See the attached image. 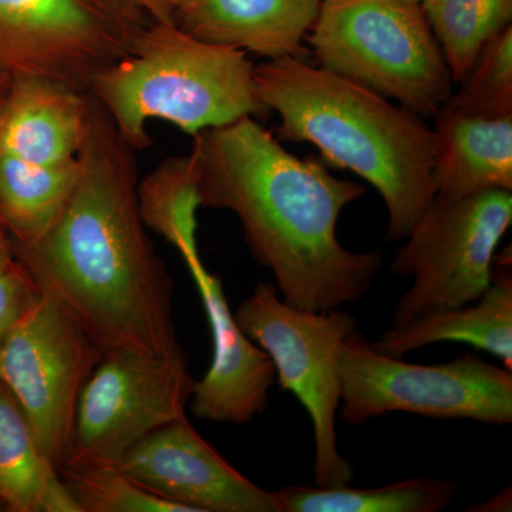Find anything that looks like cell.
<instances>
[{
	"instance_id": "obj_18",
	"label": "cell",
	"mask_w": 512,
	"mask_h": 512,
	"mask_svg": "<svg viewBox=\"0 0 512 512\" xmlns=\"http://www.w3.org/2000/svg\"><path fill=\"white\" fill-rule=\"evenodd\" d=\"M0 507L9 512H79L45 456L22 407L0 380Z\"/></svg>"
},
{
	"instance_id": "obj_22",
	"label": "cell",
	"mask_w": 512,
	"mask_h": 512,
	"mask_svg": "<svg viewBox=\"0 0 512 512\" xmlns=\"http://www.w3.org/2000/svg\"><path fill=\"white\" fill-rule=\"evenodd\" d=\"M421 6L457 84L485 43L511 25L512 0H423Z\"/></svg>"
},
{
	"instance_id": "obj_6",
	"label": "cell",
	"mask_w": 512,
	"mask_h": 512,
	"mask_svg": "<svg viewBox=\"0 0 512 512\" xmlns=\"http://www.w3.org/2000/svg\"><path fill=\"white\" fill-rule=\"evenodd\" d=\"M338 376L340 417L353 426L397 412L493 426L512 420L511 370L474 353L413 365L377 352L356 329L340 346Z\"/></svg>"
},
{
	"instance_id": "obj_27",
	"label": "cell",
	"mask_w": 512,
	"mask_h": 512,
	"mask_svg": "<svg viewBox=\"0 0 512 512\" xmlns=\"http://www.w3.org/2000/svg\"><path fill=\"white\" fill-rule=\"evenodd\" d=\"M468 511H511V490H505L504 493L495 495L487 503L480 505H471V508H467Z\"/></svg>"
},
{
	"instance_id": "obj_25",
	"label": "cell",
	"mask_w": 512,
	"mask_h": 512,
	"mask_svg": "<svg viewBox=\"0 0 512 512\" xmlns=\"http://www.w3.org/2000/svg\"><path fill=\"white\" fill-rule=\"evenodd\" d=\"M39 292V285L18 258L0 269V352Z\"/></svg>"
},
{
	"instance_id": "obj_15",
	"label": "cell",
	"mask_w": 512,
	"mask_h": 512,
	"mask_svg": "<svg viewBox=\"0 0 512 512\" xmlns=\"http://www.w3.org/2000/svg\"><path fill=\"white\" fill-rule=\"evenodd\" d=\"M322 0H190L174 16L185 32L266 57L303 59Z\"/></svg>"
},
{
	"instance_id": "obj_20",
	"label": "cell",
	"mask_w": 512,
	"mask_h": 512,
	"mask_svg": "<svg viewBox=\"0 0 512 512\" xmlns=\"http://www.w3.org/2000/svg\"><path fill=\"white\" fill-rule=\"evenodd\" d=\"M457 491L454 481L412 478L379 488L288 485L275 494L279 512H439Z\"/></svg>"
},
{
	"instance_id": "obj_3",
	"label": "cell",
	"mask_w": 512,
	"mask_h": 512,
	"mask_svg": "<svg viewBox=\"0 0 512 512\" xmlns=\"http://www.w3.org/2000/svg\"><path fill=\"white\" fill-rule=\"evenodd\" d=\"M254 80L262 106L281 119L276 138L311 143L373 185L389 214L386 241L406 238L436 197L434 133L423 117L295 57L258 64Z\"/></svg>"
},
{
	"instance_id": "obj_21",
	"label": "cell",
	"mask_w": 512,
	"mask_h": 512,
	"mask_svg": "<svg viewBox=\"0 0 512 512\" xmlns=\"http://www.w3.org/2000/svg\"><path fill=\"white\" fill-rule=\"evenodd\" d=\"M137 201L143 224L177 249L187 268L201 262L197 241L201 198L191 154L165 158L140 178Z\"/></svg>"
},
{
	"instance_id": "obj_28",
	"label": "cell",
	"mask_w": 512,
	"mask_h": 512,
	"mask_svg": "<svg viewBox=\"0 0 512 512\" xmlns=\"http://www.w3.org/2000/svg\"><path fill=\"white\" fill-rule=\"evenodd\" d=\"M15 259L16 254L12 238L9 237L8 232L0 225V269L5 268Z\"/></svg>"
},
{
	"instance_id": "obj_5",
	"label": "cell",
	"mask_w": 512,
	"mask_h": 512,
	"mask_svg": "<svg viewBox=\"0 0 512 512\" xmlns=\"http://www.w3.org/2000/svg\"><path fill=\"white\" fill-rule=\"evenodd\" d=\"M320 66L434 117L453 77L423 6L406 0H322L309 32Z\"/></svg>"
},
{
	"instance_id": "obj_13",
	"label": "cell",
	"mask_w": 512,
	"mask_h": 512,
	"mask_svg": "<svg viewBox=\"0 0 512 512\" xmlns=\"http://www.w3.org/2000/svg\"><path fill=\"white\" fill-rule=\"evenodd\" d=\"M202 299L212 333L211 366L195 380L192 414L217 423L247 424L265 409L275 383V366L264 349L239 328L229 309L221 279L201 262L188 266Z\"/></svg>"
},
{
	"instance_id": "obj_12",
	"label": "cell",
	"mask_w": 512,
	"mask_h": 512,
	"mask_svg": "<svg viewBox=\"0 0 512 512\" xmlns=\"http://www.w3.org/2000/svg\"><path fill=\"white\" fill-rule=\"evenodd\" d=\"M117 466L190 512H279L276 494L232 467L187 416L138 441Z\"/></svg>"
},
{
	"instance_id": "obj_23",
	"label": "cell",
	"mask_w": 512,
	"mask_h": 512,
	"mask_svg": "<svg viewBox=\"0 0 512 512\" xmlns=\"http://www.w3.org/2000/svg\"><path fill=\"white\" fill-rule=\"evenodd\" d=\"M79 512H190L148 490L119 466L79 464L59 470Z\"/></svg>"
},
{
	"instance_id": "obj_2",
	"label": "cell",
	"mask_w": 512,
	"mask_h": 512,
	"mask_svg": "<svg viewBox=\"0 0 512 512\" xmlns=\"http://www.w3.org/2000/svg\"><path fill=\"white\" fill-rule=\"evenodd\" d=\"M190 154L201 207L235 214L286 303L326 312L372 289L380 251L357 254L338 239L340 214L365 185L335 177L318 158L292 156L252 116L201 131Z\"/></svg>"
},
{
	"instance_id": "obj_29",
	"label": "cell",
	"mask_w": 512,
	"mask_h": 512,
	"mask_svg": "<svg viewBox=\"0 0 512 512\" xmlns=\"http://www.w3.org/2000/svg\"><path fill=\"white\" fill-rule=\"evenodd\" d=\"M10 80H12V77L9 74L0 73V104L5 99L6 92H8Z\"/></svg>"
},
{
	"instance_id": "obj_26",
	"label": "cell",
	"mask_w": 512,
	"mask_h": 512,
	"mask_svg": "<svg viewBox=\"0 0 512 512\" xmlns=\"http://www.w3.org/2000/svg\"><path fill=\"white\" fill-rule=\"evenodd\" d=\"M150 20H174L175 13L190 0H134Z\"/></svg>"
},
{
	"instance_id": "obj_24",
	"label": "cell",
	"mask_w": 512,
	"mask_h": 512,
	"mask_svg": "<svg viewBox=\"0 0 512 512\" xmlns=\"http://www.w3.org/2000/svg\"><path fill=\"white\" fill-rule=\"evenodd\" d=\"M444 107L481 119L512 117V25L495 33Z\"/></svg>"
},
{
	"instance_id": "obj_17",
	"label": "cell",
	"mask_w": 512,
	"mask_h": 512,
	"mask_svg": "<svg viewBox=\"0 0 512 512\" xmlns=\"http://www.w3.org/2000/svg\"><path fill=\"white\" fill-rule=\"evenodd\" d=\"M437 342H464L512 367V279L498 274L476 302L424 313L400 326H390L373 348L383 355L403 357Z\"/></svg>"
},
{
	"instance_id": "obj_4",
	"label": "cell",
	"mask_w": 512,
	"mask_h": 512,
	"mask_svg": "<svg viewBox=\"0 0 512 512\" xmlns=\"http://www.w3.org/2000/svg\"><path fill=\"white\" fill-rule=\"evenodd\" d=\"M248 53L205 42L174 20H150L130 53L94 80L100 101L124 143L151 146L148 121L163 120L197 136L268 110L256 97L255 66Z\"/></svg>"
},
{
	"instance_id": "obj_30",
	"label": "cell",
	"mask_w": 512,
	"mask_h": 512,
	"mask_svg": "<svg viewBox=\"0 0 512 512\" xmlns=\"http://www.w3.org/2000/svg\"><path fill=\"white\" fill-rule=\"evenodd\" d=\"M406 2H410V3H423V0H406Z\"/></svg>"
},
{
	"instance_id": "obj_19",
	"label": "cell",
	"mask_w": 512,
	"mask_h": 512,
	"mask_svg": "<svg viewBox=\"0 0 512 512\" xmlns=\"http://www.w3.org/2000/svg\"><path fill=\"white\" fill-rule=\"evenodd\" d=\"M77 175V161L40 165L0 153V225L13 247H30L45 237L72 197Z\"/></svg>"
},
{
	"instance_id": "obj_10",
	"label": "cell",
	"mask_w": 512,
	"mask_h": 512,
	"mask_svg": "<svg viewBox=\"0 0 512 512\" xmlns=\"http://www.w3.org/2000/svg\"><path fill=\"white\" fill-rule=\"evenodd\" d=\"M101 356L82 323L42 289L0 352V380L57 470L66 457L80 396Z\"/></svg>"
},
{
	"instance_id": "obj_16",
	"label": "cell",
	"mask_w": 512,
	"mask_h": 512,
	"mask_svg": "<svg viewBox=\"0 0 512 512\" xmlns=\"http://www.w3.org/2000/svg\"><path fill=\"white\" fill-rule=\"evenodd\" d=\"M434 119L436 197L512 191V117L481 119L443 107Z\"/></svg>"
},
{
	"instance_id": "obj_8",
	"label": "cell",
	"mask_w": 512,
	"mask_h": 512,
	"mask_svg": "<svg viewBox=\"0 0 512 512\" xmlns=\"http://www.w3.org/2000/svg\"><path fill=\"white\" fill-rule=\"evenodd\" d=\"M511 224L512 191L454 201L434 197L390 264L393 274L413 276L392 326L480 299L493 281L495 249Z\"/></svg>"
},
{
	"instance_id": "obj_9",
	"label": "cell",
	"mask_w": 512,
	"mask_h": 512,
	"mask_svg": "<svg viewBox=\"0 0 512 512\" xmlns=\"http://www.w3.org/2000/svg\"><path fill=\"white\" fill-rule=\"evenodd\" d=\"M148 22L134 0H0V73L90 93Z\"/></svg>"
},
{
	"instance_id": "obj_14",
	"label": "cell",
	"mask_w": 512,
	"mask_h": 512,
	"mask_svg": "<svg viewBox=\"0 0 512 512\" xmlns=\"http://www.w3.org/2000/svg\"><path fill=\"white\" fill-rule=\"evenodd\" d=\"M89 96L46 77H12L0 104V153L40 165L76 163Z\"/></svg>"
},
{
	"instance_id": "obj_7",
	"label": "cell",
	"mask_w": 512,
	"mask_h": 512,
	"mask_svg": "<svg viewBox=\"0 0 512 512\" xmlns=\"http://www.w3.org/2000/svg\"><path fill=\"white\" fill-rule=\"evenodd\" d=\"M239 328L271 357L282 389L305 407L315 437L313 474L320 487L346 485L353 468L339 453L336 413L340 406V346L356 330L348 312H309L282 299L274 284H258L234 313Z\"/></svg>"
},
{
	"instance_id": "obj_11",
	"label": "cell",
	"mask_w": 512,
	"mask_h": 512,
	"mask_svg": "<svg viewBox=\"0 0 512 512\" xmlns=\"http://www.w3.org/2000/svg\"><path fill=\"white\" fill-rule=\"evenodd\" d=\"M195 380L185 352L101 356L84 386L63 466H117L131 447L185 416Z\"/></svg>"
},
{
	"instance_id": "obj_1",
	"label": "cell",
	"mask_w": 512,
	"mask_h": 512,
	"mask_svg": "<svg viewBox=\"0 0 512 512\" xmlns=\"http://www.w3.org/2000/svg\"><path fill=\"white\" fill-rule=\"evenodd\" d=\"M136 153L90 93L72 197L45 237L15 254L103 355L174 356L184 352L174 284L138 211Z\"/></svg>"
}]
</instances>
